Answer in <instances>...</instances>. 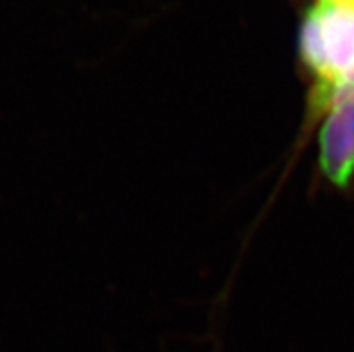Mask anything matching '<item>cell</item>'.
Masks as SVG:
<instances>
[{"mask_svg":"<svg viewBox=\"0 0 354 352\" xmlns=\"http://www.w3.org/2000/svg\"><path fill=\"white\" fill-rule=\"evenodd\" d=\"M301 59L315 77L313 112L322 115L333 90L354 83V2L319 0L299 33Z\"/></svg>","mask_w":354,"mask_h":352,"instance_id":"cell-1","label":"cell"},{"mask_svg":"<svg viewBox=\"0 0 354 352\" xmlns=\"http://www.w3.org/2000/svg\"><path fill=\"white\" fill-rule=\"evenodd\" d=\"M322 115L320 169L333 185L344 189L354 178V83L333 90Z\"/></svg>","mask_w":354,"mask_h":352,"instance_id":"cell-2","label":"cell"},{"mask_svg":"<svg viewBox=\"0 0 354 352\" xmlns=\"http://www.w3.org/2000/svg\"><path fill=\"white\" fill-rule=\"evenodd\" d=\"M342 2H354V0H342Z\"/></svg>","mask_w":354,"mask_h":352,"instance_id":"cell-3","label":"cell"}]
</instances>
